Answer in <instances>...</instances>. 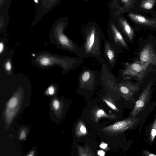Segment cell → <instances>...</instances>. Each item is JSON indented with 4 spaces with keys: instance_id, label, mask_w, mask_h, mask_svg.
I'll return each mask as SVG.
<instances>
[{
    "instance_id": "1",
    "label": "cell",
    "mask_w": 156,
    "mask_h": 156,
    "mask_svg": "<svg viewBox=\"0 0 156 156\" xmlns=\"http://www.w3.org/2000/svg\"><path fill=\"white\" fill-rule=\"evenodd\" d=\"M137 121L136 119L129 118L116 122L103 128L102 131L110 136L119 134L132 126Z\"/></svg>"
},
{
    "instance_id": "2",
    "label": "cell",
    "mask_w": 156,
    "mask_h": 156,
    "mask_svg": "<svg viewBox=\"0 0 156 156\" xmlns=\"http://www.w3.org/2000/svg\"><path fill=\"white\" fill-rule=\"evenodd\" d=\"M151 84H148L143 90L136 101L131 113V116L135 117L143 111L146 106L151 96Z\"/></svg>"
},
{
    "instance_id": "3",
    "label": "cell",
    "mask_w": 156,
    "mask_h": 156,
    "mask_svg": "<svg viewBox=\"0 0 156 156\" xmlns=\"http://www.w3.org/2000/svg\"><path fill=\"white\" fill-rule=\"evenodd\" d=\"M147 67L142 65L140 62L136 61L127 65L123 72L124 74L134 78L138 80H141L145 76Z\"/></svg>"
},
{
    "instance_id": "4",
    "label": "cell",
    "mask_w": 156,
    "mask_h": 156,
    "mask_svg": "<svg viewBox=\"0 0 156 156\" xmlns=\"http://www.w3.org/2000/svg\"><path fill=\"white\" fill-rule=\"evenodd\" d=\"M140 58L144 66L147 67L150 64L156 65V53L151 44H148L143 47L140 53Z\"/></svg>"
},
{
    "instance_id": "5",
    "label": "cell",
    "mask_w": 156,
    "mask_h": 156,
    "mask_svg": "<svg viewBox=\"0 0 156 156\" xmlns=\"http://www.w3.org/2000/svg\"><path fill=\"white\" fill-rule=\"evenodd\" d=\"M129 17L136 23L142 25L154 27L156 26V19H148L143 16L137 14L130 13Z\"/></svg>"
},
{
    "instance_id": "6",
    "label": "cell",
    "mask_w": 156,
    "mask_h": 156,
    "mask_svg": "<svg viewBox=\"0 0 156 156\" xmlns=\"http://www.w3.org/2000/svg\"><path fill=\"white\" fill-rule=\"evenodd\" d=\"M56 30H56L55 31L56 32L55 33L56 34L57 41L58 40L59 43L63 46L68 47H70L71 45L70 42L68 37L62 32H59L57 29Z\"/></svg>"
},
{
    "instance_id": "7",
    "label": "cell",
    "mask_w": 156,
    "mask_h": 156,
    "mask_svg": "<svg viewBox=\"0 0 156 156\" xmlns=\"http://www.w3.org/2000/svg\"><path fill=\"white\" fill-rule=\"evenodd\" d=\"M77 150L79 156H95L94 153L88 145L84 146L78 145Z\"/></svg>"
},
{
    "instance_id": "8",
    "label": "cell",
    "mask_w": 156,
    "mask_h": 156,
    "mask_svg": "<svg viewBox=\"0 0 156 156\" xmlns=\"http://www.w3.org/2000/svg\"><path fill=\"white\" fill-rule=\"evenodd\" d=\"M95 31L94 29H92L87 40L85 48L87 52H90L93 47L95 41Z\"/></svg>"
},
{
    "instance_id": "9",
    "label": "cell",
    "mask_w": 156,
    "mask_h": 156,
    "mask_svg": "<svg viewBox=\"0 0 156 156\" xmlns=\"http://www.w3.org/2000/svg\"><path fill=\"white\" fill-rule=\"evenodd\" d=\"M75 133L76 136L78 137H80L87 134V129L82 122H79L76 125Z\"/></svg>"
},
{
    "instance_id": "10",
    "label": "cell",
    "mask_w": 156,
    "mask_h": 156,
    "mask_svg": "<svg viewBox=\"0 0 156 156\" xmlns=\"http://www.w3.org/2000/svg\"><path fill=\"white\" fill-rule=\"evenodd\" d=\"M120 21L125 33L129 39L132 40L133 35V31L132 28L125 19L121 18Z\"/></svg>"
},
{
    "instance_id": "11",
    "label": "cell",
    "mask_w": 156,
    "mask_h": 156,
    "mask_svg": "<svg viewBox=\"0 0 156 156\" xmlns=\"http://www.w3.org/2000/svg\"><path fill=\"white\" fill-rule=\"evenodd\" d=\"M111 28L114 33L115 41L119 42L122 45L126 46V44L124 38L116 27L113 24L111 25Z\"/></svg>"
},
{
    "instance_id": "12",
    "label": "cell",
    "mask_w": 156,
    "mask_h": 156,
    "mask_svg": "<svg viewBox=\"0 0 156 156\" xmlns=\"http://www.w3.org/2000/svg\"><path fill=\"white\" fill-rule=\"evenodd\" d=\"M155 2L156 1L155 0H143L141 2L140 7L145 9H151L153 7Z\"/></svg>"
},
{
    "instance_id": "13",
    "label": "cell",
    "mask_w": 156,
    "mask_h": 156,
    "mask_svg": "<svg viewBox=\"0 0 156 156\" xmlns=\"http://www.w3.org/2000/svg\"><path fill=\"white\" fill-rule=\"evenodd\" d=\"M139 89L138 87L130 89L128 87L125 86H121L120 88V90L122 93L125 94H129L131 96Z\"/></svg>"
},
{
    "instance_id": "14",
    "label": "cell",
    "mask_w": 156,
    "mask_h": 156,
    "mask_svg": "<svg viewBox=\"0 0 156 156\" xmlns=\"http://www.w3.org/2000/svg\"><path fill=\"white\" fill-rule=\"evenodd\" d=\"M109 115L102 109H99L97 112L95 117V120L97 122L98 120L101 117H108Z\"/></svg>"
},
{
    "instance_id": "15",
    "label": "cell",
    "mask_w": 156,
    "mask_h": 156,
    "mask_svg": "<svg viewBox=\"0 0 156 156\" xmlns=\"http://www.w3.org/2000/svg\"><path fill=\"white\" fill-rule=\"evenodd\" d=\"M18 100L17 98L15 97L11 98L8 103V106L10 108L15 107L17 104Z\"/></svg>"
},
{
    "instance_id": "16",
    "label": "cell",
    "mask_w": 156,
    "mask_h": 156,
    "mask_svg": "<svg viewBox=\"0 0 156 156\" xmlns=\"http://www.w3.org/2000/svg\"><path fill=\"white\" fill-rule=\"evenodd\" d=\"M105 103L112 109L115 111L118 112L119 110L114 104L110 101L105 99H103Z\"/></svg>"
},
{
    "instance_id": "17",
    "label": "cell",
    "mask_w": 156,
    "mask_h": 156,
    "mask_svg": "<svg viewBox=\"0 0 156 156\" xmlns=\"http://www.w3.org/2000/svg\"><path fill=\"white\" fill-rule=\"evenodd\" d=\"M106 54L107 57L109 60L112 61L114 58V53L112 49H108L107 51Z\"/></svg>"
},
{
    "instance_id": "18",
    "label": "cell",
    "mask_w": 156,
    "mask_h": 156,
    "mask_svg": "<svg viewBox=\"0 0 156 156\" xmlns=\"http://www.w3.org/2000/svg\"><path fill=\"white\" fill-rule=\"evenodd\" d=\"M90 76V73L88 71H86L83 73L82 76V80L84 82L87 81Z\"/></svg>"
},
{
    "instance_id": "19",
    "label": "cell",
    "mask_w": 156,
    "mask_h": 156,
    "mask_svg": "<svg viewBox=\"0 0 156 156\" xmlns=\"http://www.w3.org/2000/svg\"><path fill=\"white\" fill-rule=\"evenodd\" d=\"M10 108L7 109L6 111V115L7 118L9 119H11L13 115V111H11Z\"/></svg>"
},
{
    "instance_id": "20",
    "label": "cell",
    "mask_w": 156,
    "mask_h": 156,
    "mask_svg": "<svg viewBox=\"0 0 156 156\" xmlns=\"http://www.w3.org/2000/svg\"><path fill=\"white\" fill-rule=\"evenodd\" d=\"M52 105L55 110H57L59 108V103L58 100H54L53 102Z\"/></svg>"
},
{
    "instance_id": "21",
    "label": "cell",
    "mask_w": 156,
    "mask_h": 156,
    "mask_svg": "<svg viewBox=\"0 0 156 156\" xmlns=\"http://www.w3.org/2000/svg\"><path fill=\"white\" fill-rule=\"evenodd\" d=\"M100 147L105 150H108L109 149L108 147V144L104 142H102L99 145Z\"/></svg>"
},
{
    "instance_id": "22",
    "label": "cell",
    "mask_w": 156,
    "mask_h": 156,
    "mask_svg": "<svg viewBox=\"0 0 156 156\" xmlns=\"http://www.w3.org/2000/svg\"><path fill=\"white\" fill-rule=\"evenodd\" d=\"M5 67L7 70H10L12 68V65L10 61H8L6 62L5 64Z\"/></svg>"
},
{
    "instance_id": "23",
    "label": "cell",
    "mask_w": 156,
    "mask_h": 156,
    "mask_svg": "<svg viewBox=\"0 0 156 156\" xmlns=\"http://www.w3.org/2000/svg\"><path fill=\"white\" fill-rule=\"evenodd\" d=\"M5 49V45L3 42L1 41L0 43V53L2 54Z\"/></svg>"
},
{
    "instance_id": "24",
    "label": "cell",
    "mask_w": 156,
    "mask_h": 156,
    "mask_svg": "<svg viewBox=\"0 0 156 156\" xmlns=\"http://www.w3.org/2000/svg\"><path fill=\"white\" fill-rule=\"evenodd\" d=\"M26 137V133L24 130H22L20 135V140H24Z\"/></svg>"
},
{
    "instance_id": "25",
    "label": "cell",
    "mask_w": 156,
    "mask_h": 156,
    "mask_svg": "<svg viewBox=\"0 0 156 156\" xmlns=\"http://www.w3.org/2000/svg\"><path fill=\"white\" fill-rule=\"evenodd\" d=\"M48 94L50 95H52L54 93V88L53 86L50 87L48 89Z\"/></svg>"
},
{
    "instance_id": "26",
    "label": "cell",
    "mask_w": 156,
    "mask_h": 156,
    "mask_svg": "<svg viewBox=\"0 0 156 156\" xmlns=\"http://www.w3.org/2000/svg\"><path fill=\"white\" fill-rule=\"evenodd\" d=\"M97 154L99 156H104L105 153V151L102 150H99L97 152Z\"/></svg>"
},
{
    "instance_id": "27",
    "label": "cell",
    "mask_w": 156,
    "mask_h": 156,
    "mask_svg": "<svg viewBox=\"0 0 156 156\" xmlns=\"http://www.w3.org/2000/svg\"><path fill=\"white\" fill-rule=\"evenodd\" d=\"M151 134L152 139H153L156 135V130L152 128L151 130Z\"/></svg>"
},
{
    "instance_id": "28",
    "label": "cell",
    "mask_w": 156,
    "mask_h": 156,
    "mask_svg": "<svg viewBox=\"0 0 156 156\" xmlns=\"http://www.w3.org/2000/svg\"><path fill=\"white\" fill-rule=\"evenodd\" d=\"M148 156H156V155L153 154H150Z\"/></svg>"
},
{
    "instance_id": "29",
    "label": "cell",
    "mask_w": 156,
    "mask_h": 156,
    "mask_svg": "<svg viewBox=\"0 0 156 156\" xmlns=\"http://www.w3.org/2000/svg\"><path fill=\"white\" fill-rule=\"evenodd\" d=\"M27 156H34L33 154L31 153L29 154Z\"/></svg>"
}]
</instances>
